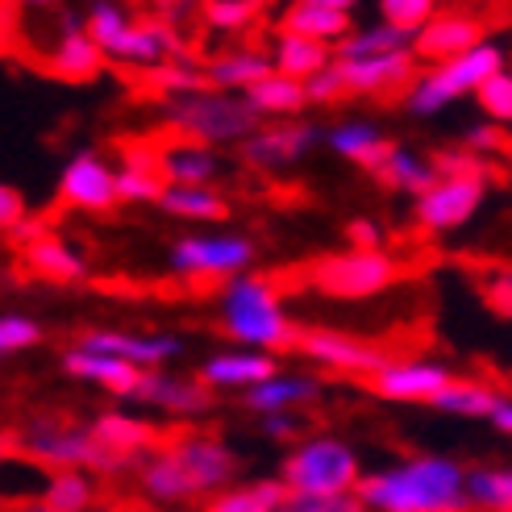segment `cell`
I'll return each mask as SVG.
<instances>
[{
	"label": "cell",
	"mask_w": 512,
	"mask_h": 512,
	"mask_svg": "<svg viewBox=\"0 0 512 512\" xmlns=\"http://www.w3.org/2000/svg\"><path fill=\"white\" fill-rule=\"evenodd\" d=\"M71 342L88 354H109V358H125V363H159V358L175 354V342H167V338L146 342V338H130V334H113V329H75Z\"/></svg>",
	"instance_id": "16"
},
{
	"label": "cell",
	"mask_w": 512,
	"mask_h": 512,
	"mask_svg": "<svg viewBox=\"0 0 512 512\" xmlns=\"http://www.w3.org/2000/svg\"><path fill=\"white\" fill-rule=\"evenodd\" d=\"M479 105L500 121H512V75H492V80L479 88Z\"/></svg>",
	"instance_id": "38"
},
{
	"label": "cell",
	"mask_w": 512,
	"mask_h": 512,
	"mask_svg": "<svg viewBox=\"0 0 512 512\" xmlns=\"http://www.w3.org/2000/svg\"><path fill=\"white\" fill-rule=\"evenodd\" d=\"M492 75H500V50L479 46V50H471V55H463V59L433 67L421 80L417 96H413V109L417 113H433V109L446 105V100L458 96V92H467V88L479 92L483 84L492 80Z\"/></svg>",
	"instance_id": "7"
},
{
	"label": "cell",
	"mask_w": 512,
	"mask_h": 512,
	"mask_svg": "<svg viewBox=\"0 0 512 512\" xmlns=\"http://www.w3.org/2000/svg\"><path fill=\"white\" fill-rule=\"evenodd\" d=\"M138 400H150V404H159L167 408V413H213V383L209 379H163L150 371V379L142 383V392Z\"/></svg>",
	"instance_id": "14"
},
{
	"label": "cell",
	"mask_w": 512,
	"mask_h": 512,
	"mask_svg": "<svg viewBox=\"0 0 512 512\" xmlns=\"http://www.w3.org/2000/svg\"><path fill=\"white\" fill-rule=\"evenodd\" d=\"M88 38H92L100 50H113V55H125V59L146 63V67H155V59L163 55L159 38L146 30V21H142L138 13L125 17L121 9H109V5L92 9V17H88Z\"/></svg>",
	"instance_id": "9"
},
{
	"label": "cell",
	"mask_w": 512,
	"mask_h": 512,
	"mask_svg": "<svg viewBox=\"0 0 512 512\" xmlns=\"http://www.w3.org/2000/svg\"><path fill=\"white\" fill-rule=\"evenodd\" d=\"M5 512H50L42 496H9L5 500Z\"/></svg>",
	"instance_id": "44"
},
{
	"label": "cell",
	"mask_w": 512,
	"mask_h": 512,
	"mask_svg": "<svg viewBox=\"0 0 512 512\" xmlns=\"http://www.w3.org/2000/svg\"><path fill=\"white\" fill-rule=\"evenodd\" d=\"M408 42L404 30H371V34H354L338 46V59H383V55H400Z\"/></svg>",
	"instance_id": "30"
},
{
	"label": "cell",
	"mask_w": 512,
	"mask_h": 512,
	"mask_svg": "<svg viewBox=\"0 0 512 512\" xmlns=\"http://www.w3.org/2000/svg\"><path fill=\"white\" fill-rule=\"evenodd\" d=\"M179 458V467H184L188 483H192V492H209V488H221V483H229L238 475V458L229 454L217 438H213V429H200L192 442H184L179 450H171Z\"/></svg>",
	"instance_id": "12"
},
{
	"label": "cell",
	"mask_w": 512,
	"mask_h": 512,
	"mask_svg": "<svg viewBox=\"0 0 512 512\" xmlns=\"http://www.w3.org/2000/svg\"><path fill=\"white\" fill-rule=\"evenodd\" d=\"M0 221H5V234H13L17 225L30 221V213H25V200H21V192H13V188H0Z\"/></svg>",
	"instance_id": "40"
},
{
	"label": "cell",
	"mask_w": 512,
	"mask_h": 512,
	"mask_svg": "<svg viewBox=\"0 0 512 512\" xmlns=\"http://www.w3.org/2000/svg\"><path fill=\"white\" fill-rule=\"evenodd\" d=\"M204 13V25L209 30H234V34H250L267 25V5H229V0H209L200 5Z\"/></svg>",
	"instance_id": "26"
},
{
	"label": "cell",
	"mask_w": 512,
	"mask_h": 512,
	"mask_svg": "<svg viewBox=\"0 0 512 512\" xmlns=\"http://www.w3.org/2000/svg\"><path fill=\"white\" fill-rule=\"evenodd\" d=\"M379 13L388 17L392 30H404V34H413L417 25H429L433 21V5H429V0H383Z\"/></svg>",
	"instance_id": "33"
},
{
	"label": "cell",
	"mask_w": 512,
	"mask_h": 512,
	"mask_svg": "<svg viewBox=\"0 0 512 512\" xmlns=\"http://www.w3.org/2000/svg\"><path fill=\"white\" fill-rule=\"evenodd\" d=\"M350 96H354V88L346 84V75L338 67H325L317 80H309V100H317V105H342Z\"/></svg>",
	"instance_id": "36"
},
{
	"label": "cell",
	"mask_w": 512,
	"mask_h": 512,
	"mask_svg": "<svg viewBox=\"0 0 512 512\" xmlns=\"http://www.w3.org/2000/svg\"><path fill=\"white\" fill-rule=\"evenodd\" d=\"M113 200L117 196V175L105 171V163H100L96 155H80L67 175H63V184H59V196L42 209V221L55 229L71 209H88V213H109L113 209Z\"/></svg>",
	"instance_id": "5"
},
{
	"label": "cell",
	"mask_w": 512,
	"mask_h": 512,
	"mask_svg": "<svg viewBox=\"0 0 512 512\" xmlns=\"http://www.w3.org/2000/svg\"><path fill=\"white\" fill-rule=\"evenodd\" d=\"M467 142L479 146V150H496V155L512 159V134L508 130H496V125H483V130H475Z\"/></svg>",
	"instance_id": "41"
},
{
	"label": "cell",
	"mask_w": 512,
	"mask_h": 512,
	"mask_svg": "<svg viewBox=\"0 0 512 512\" xmlns=\"http://www.w3.org/2000/svg\"><path fill=\"white\" fill-rule=\"evenodd\" d=\"M371 142H375V134L367 130V125H346V130L334 134V146L342 150V155H350V159H354L363 146H371Z\"/></svg>",
	"instance_id": "42"
},
{
	"label": "cell",
	"mask_w": 512,
	"mask_h": 512,
	"mask_svg": "<svg viewBox=\"0 0 512 512\" xmlns=\"http://www.w3.org/2000/svg\"><path fill=\"white\" fill-rule=\"evenodd\" d=\"M250 259V242H200V238H188L175 246V267L184 275H196V271H221L229 275L234 267H242Z\"/></svg>",
	"instance_id": "19"
},
{
	"label": "cell",
	"mask_w": 512,
	"mask_h": 512,
	"mask_svg": "<svg viewBox=\"0 0 512 512\" xmlns=\"http://www.w3.org/2000/svg\"><path fill=\"white\" fill-rule=\"evenodd\" d=\"M471 500L492 512H512V471H475Z\"/></svg>",
	"instance_id": "32"
},
{
	"label": "cell",
	"mask_w": 512,
	"mask_h": 512,
	"mask_svg": "<svg viewBox=\"0 0 512 512\" xmlns=\"http://www.w3.org/2000/svg\"><path fill=\"white\" fill-rule=\"evenodd\" d=\"M84 275V263L55 238H34L13 250V267H9V279L25 284V279H42V284H75Z\"/></svg>",
	"instance_id": "11"
},
{
	"label": "cell",
	"mask_w": 512,
	"mask_h": 512,
	"mask_svg": "<svg viewBox=\"0 0 512 512\" xmlns=\"http://www.w3.org/2000/svg\"><path fill=\"white\" fill-rule=\"evenodd\" d=\"M217 175V159L204 155V150H192V155H171V184H204V179Z\"/></svg>",
	"instance_id": "34"
},
{
	"label": "cell",
	"mask_w": 512,
	"mask_h": 512,
	"mask_svg": "<svg viewBox=\"0 0 512 512\" xmlns=\"http://www.w3.org/2000/svg\"><path fill=\"white\" fill-rule=\"evenodd\" d=\"M279 512H367V508L358 496H296V492H288Z\"/></svg>",
	"instance_id": "35"
},
{
	"label": "cell",
	"mask_w": 512,
	"mask_h": 512,
	"mask_svg": "<svg viewBox=\"0 0 512 512\" xmlns=\"http://www.w3.org/2000/svg\"><path fill=\"white\" fill-rule=\"evenodd\" d=\"M504 400L488 388L483 379H450V388L433 400V408H446V413H463V417H479V413H496Z\"/></svg>",
	"instance_id": "24"
},
{
	"label": "cell",
	"mask_w": 512,
	"mask_h": 512,
	"mask_svg": "<svg viewBox=\"0 0 512 512\" xmlns=\"http://www.w3.org/2000/svg\"><path fill=\"white\" fill-rule=\"evenodd\" d=\"M284 483L296 496H346L358 488L354 454L338 442H309L284 463Z\"/></svg>",
	"instance_id": "4"
},
{
	"label": "cell",
	"mask_w": 512,
	"mask_h": 512,
	"mask_svg": "<svg viewBox=\"0 0 512 512\" xmlns=\"http://www.w3.org/2000/svg\"><path fill=\"white\" fill-rule=\"evenodd\" d=\"M209 75L217 84H229V88H238V84H246V88H259V84H267L271 75H279L267 59H259V55H213V63H209Z\"/></svg>",
	"instance_id": "25"
},
{
	"label": "cell",
	"mask_w": 512,
	"mask_h": 512,
	"mask_svg": "<svg viewBox=\"0 0 512 512\" xmlns=\"http://www.w3.org/2000/svg\"><path fill=\"white\" fill-rule=\"evenodd\" d=\"M508 375H512V367H508Z\"/></svg>",
	"instance_id": "46"
},
{
	"label": "cell",
	"mask_w": 512,
	"mask_h": 512,
	"mask_svg": "<svg viewBox=\"0 0 512 512\" xmlns=\"http://www.w3.org/2000/svg\"><path fill=\"white\" fill-rule=\"evenodd\" d=\"M492 421H496V425H500V429H504V433H512V400H508V404H500V408H496V413H492Z\"/></svg>",
	"instance_id": "45"
},
{
	"label": "cell",
	"mask_w": 512,
	"mask_h": 512,
	"mask_svg": "<svg viewBox=\"0 0 512 512\" xmlns=\"http://www.w3.org/2000/svg\"><path fill=\"white\" fill-rule=\"evenodd\" d=\"M113 75L121 80V88L130 92V100H138V105H163L171 92H204V96H213V88H221L209 71H192V67H179V63H171V67L113 63Z\"/></svg>",
	"instance_id": "8"
},
{
	"label": "cell",
	"mask_w": 512,
	"mask_h": 512,
	"mask_svg": "<svg viewBox=\"0 0 512 512\" xmlns=\"http://www.w3.org/2000/svg\"><path fill=\"white\" fill-rule=\"evenodd\" d=\"M504 25H512V5H500V9H446L421 30L417 59L454 63V59L471 55V50H479V42L492 30H504Z\"/></svg>",
	"instance_id": "3"
},
{
	"label": "cell",
	"mask_w": 512,
	"mask_h": 512,
	"mask_svg": "<svg viewBox=\"0 0 512 512\" xmlns=\"http://www.w3.org/2000/svg\"><path fill=\"white\" fill-rule=\"evenodd\" d=\"M309 125H275V130H263L259 138H250L246 146H238V159L246 167H271V163H284L296 159L304 142H309Z\"/></svg>",
	"instance_id": "21"
},
{
	"label": "cell",
	"mask_w": 512,
	"mask_h": 512,
	"mask_svg": "<svg viewBox=\"0 0 512 512\" xmlns=\"http://www.w3.org/2000/svg\"><path fill=\"white\" fill-rule=\"evenodd\" d=\"M304 279L309 288L338 296V300H358V296H375L383 288L413 279L396 254H321V259H304Z\"/></svg>",
	"instance_id": "2"
},
{
	"label": "cell",
	"mask_w": 512,
	"mask_h": 512,
	"mask_svg": "<svg viewBox=\"0 0 512 512\" xmlns=\"http://www.w3.org/2000/svg\"><path fill=\"white\" fill-rule=\"evenodd\" d=\"M313 392H317V383H309V379H271L263 388H250L242 404L250 413H271V408H284L292 400H309Z\"/></svg>",
	"instance_id": "29"
},
{
	"label": "cell",
	"mask_w": 512,
	"mask_h": 512,
	"mask_svg": "<svg viewBox=\"0 0 512 512\" xmlns=\"http://www.w3.org/2000/svg\"><path fill=\"white\" fill-rule=\"evenodd\" d=\"M167 117L188 125L204 138H246L259 130L263 113L250 100H225V96H192V100H171Z\"/></svg>",
	"instance_id": "6"
},
{
	"label": "cell",
	"mask_w": 512,
	"mask_h": 512,
	"mask_svg": "<svg viewBox=\"0 0 512 512\" xmlns=\"http://www.w3.org/2000/svg\"><path fill=\"white\" fill-rule=\"evenodd\" d=\"M325 59H329V46L317 42V38H296V34H279V75L288 80H304V75H317L325 71Z\"/></svg>",
	"instance_id": "22"
},
{
	"label": "cell",
	"mask_w": 512,
	"mask_h": 512,
	"mask_svg": "<svg viewBox=\"0 0 512 512\" xmlns=\"http://www.w3.org/2000/svg\"><path fill=\"white\" fill-rule=\"evenodd\" d=\"M358 500L383 512H471L475 500L463 496V475L442 458H408L404 471L358 479Z\"/></svg>",
	"instance_id": "1"
},
{
	"label": "cell",
	"mask_w": 512,
	"mask_h": 512,
	"mask_svg": "<svg viewBox=\"0 0 512 512\" xmlns=\"http://www.w3.org/2000/svg\"><path fill=\"white\" fill-rule=\"evenodd\" d=\"M479 196H483V184H442L433 196H425V200H421L417 221H421V225H429V229L463 225V221L475 213Z\"/></svg>",
	"instance_id": "20"
},
{
	"label": "cell",
	"mask_w": 512,
	"mask_h": 512,
	"mask_svg": "<svg viewBox=\"0 0 512 512\" xmlns=\"http://www.w3.org/2000/svg\"><path fill=\"white\" fill-rule=\"evenodd\" d=\"M117 196L121 200H167V184L163 179L138 175V171H121L117 175Z\"/></svg>",
	"instance_id": "37"
},
{
	"label": "cell",
	"mask_w": 512,
	"mask_h": 512,
	"mask_svg": "<svg viewBox=\"0 0 512 512\" xmlns=\"http://www.w3.org/2000/svg\"><path fill=\"white\" fill-rule=\"evenodd\" d=\"M100 71H105V55H100V46L88 38V30H75L42 67V75L63 80V84H92Z\"/></svg>",
	"instance_id": "17"
},
{
	"label": "cell",
	"mask_w": 512,
	"mask_h": 512,
	"mask_svg": "<svg viewBox=\"0 0 512 512\" xmlns=\"http://www.w3.org/2000/svg\"><path fill=\"white\" fill-rule=\"evenodd\" d=\"M163 209L175 217H196V221H225L229 217V204L217 192H200V188H175L167 192Z\"/></svg>",
	"instance_id": "28"
},
{
	"label": "cell",
	"mask_w": 512,
	"mask_h": 512,
	"mask_svg": "<svg viewBox=\"0 0 512 512\" xmlns=\"http://www.w3.org/2000/svg\"><path fill=\"white\" fill-rule=\"evenodd\" d=\"M346 238L354 242L358 254H379V229L367 225V221H350L346 225Z\"/></svg>",
	"instance_id": "43"
},
{
	"label": "cell",
	"mask_w": 512,
	"mask_h": 512,
	"mask_svg": "<svg viewBox=\"0 0 512 512\" xmlns=\"http://www.w3.org/2000/svg\"><path fill=\"white\" fill-rule=\"evenodd\" d=\"M200 379H209V383H254V388H263V383L275 379V363L271 358H254V354H221L200 371Z\"/></svg>",
	"instance_id": "23"
},
{
	"label": "cell",
	"mask_w": 512,
	"mask_h": 512,
	"mask_svg": "<svg viewBox=\"0 0 512 512\" xmlns=\"http://www.w3.org/2000/svg\"><path fill=\"white\" fill-rule=\"evenodd\" d=\"M429 171L442 179V184H483V179H492V184L508 188L512 184V171L508 167H496L488 159H479L475 150H429Z\"/></svg>",
	"instance_id": "18"
},
{
	"label": "cell",
	"mask_w": 512,
	"mask_h": 512,
	"mask_svg": "<svg viewBox=\"0 0 512 512\" xmlns=\"http://www.w3.org/2000/svg\"><path fill=\"white\" fill-rule=\"evenodd\" d=\"M63 367H67V375H75V379H96V383H105V388L117 392V396H138L142 383L150 379V371L125 363V358L88 354V350H67Z\"/></svg>",
	"instance_id": "13"
},
{
	"label": "cell",
	"mask_w": 512,
	"mask_h": 512,
	"mask_svg": "<svg viewBox=\"0 0 512 512\" xmlns=\"http://www.w3.org/2000/svg\"><path fill=\"white\" fill-rule=\"evenodd\" d=\"M38 342H42V329L34 321H25V317H5L0 321V346H5V354L38 346Z\"/></svg>",
	"instance_id": "39"
},
{
	"label": "cell",
	"mask_w": 512,
	"mask_h": 512,
	"mask_svg": "<svg viewBox=\"0 0 512 512\" xmlns=\"http://www.w3.org/2000/svg\"><path fill=\"white\" fill-rule=\"evenodd\" d=\"M350 25V5L342 0H300L284 17L275 21V34H296V38H329L342 34Z\"/></svg>",
	"instance_id": "15"
},
{
	"label": "cell",
	"mask_w": 512,
	"mask_h": 512,
	"mask_svg": "<svg viewBox=\"0 0 512 512\" xmlns=\"http://www.w3.org/2000/svg\"><path fill=\"white\" fill-rule=\"evenodd\" d=\"M42 500L50 512H84L88 504H96V492L88 488V479L80 471H63V475H55V483L46 488Z\"/></svg>",
	"instance_id": "31"
},
{
	"label": "cell",
	"mask_w": 512,
	"mask_h": 512,
	"mask_svg": "<svg viewBox=\"0 0 512 512\" xmlns=\"http://www.w3.org/2000/svg\"><path fill=\"white\" fill-rule=\"evenodd\" d=\"M304 100H309V88H300L288 75H271L267 84L250 88V105L259 113H296L304 109Z\"/></svg>",
	"instance_id": "27"
},
{
	"label": "cell",
	"mask_w": 512,
	"mask_h": 512,
	"mask_svg": "<svg viewBox=\"0 0 512 512\" xmlns=\"http://www.w3.org/2000/svg\"><path fill=\"white\" fill-rule=\"evenodd\" d=\"M325 379H346V383H354V388H363L371 396H383V400H421V404H433L450 388L454 375L417 363V367H396V371H379V375H338V371H329Z\"/></svg>",
	"instance_id": "10"
}]
</instances>
